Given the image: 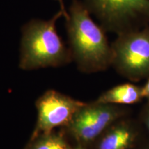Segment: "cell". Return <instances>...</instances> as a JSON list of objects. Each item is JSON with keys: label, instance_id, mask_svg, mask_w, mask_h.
<instances>
[{"label": "cell", "instance_id": "obj_1", "mask_svg": "<svg viewBox=\"0 0 149 149\" xmlns=\"http://www.w3.org/2000/svg\"><path fill=\"white\" fill-rule=\"evenodd\" d=\"M66 19L72 60L86 73L104 71L112 65L113 51L106 31L92 19L85 3L73 0Z\"/></svg>", "mask_w": 149, "mask_h": 149}, {"label": "cell", "instance_id": "obj_2", "mask_svg": "<svg viewBox=\"0 0 149 149\" xmlns=\"http://www.w3.org/2000/svg\"><path fill=\"white\" fill-rule=\"evenodd\" d=\"M64 16L61 10L49 20L33 19L22 27L19 68L33 70L59 67L72 60L56 29L57 19Z\"/></svg>", "mask_w": 149, "mask_h": 149}, {"label": "cell", "instance_id": "obj_3", "mask_svg": "<svg viewBox=\"0 0 149 149\" xmlns=\"http://www.w3.org/2000/svg\"><path fill=\"white\" fill-rule=\"evenodd\" d=\"M112 65L131 82L149 77V25L117 35L111 44Z\"/></svg>", "mask_w": 149, "mask_h": 149}, {"label": "cell", "instance_id": "obj_4", "mask_svg": "<svg viewBox=\"0 0 149 149\" xmlns=\"http://www.w3.org/2000/svg\"><path fill=\"white\" fill-rule=\"evenodd\" d=\"M107 32L117 35L149 25V0H85Z\"/></svg>", "mask_w": 149, "mask_h": 149}, {"label": "cell", "instance_id": "obj_5", "mask_svg": "<svg viewBox=\"0 0 149 149\" xmlns=\"http://www.w3.org/2000/svg\"><path fill=\"white\" fill-rule=\"evenodd\" d=\"M126 106L102 104L95 101L84 104L79 109L66 130L79 145H92L117 120L130 115Z\"/></svg>", "mask_w": 149, "mask_h": 149}, {"label": "cell", "instance_id": "obj_6", "mask_svg": "<svg viewBox=\"0 0 149 149\" xmlns=\"http://www.w3.org/2000/svg\"><path fill=\"white\" fill-rule=\"evenodd\" d=\"M84 103L55 90L46 91L35 104L37 118L31 138L66 128Z\"/></svg>", "mask_w": 149, "mask_h": 149}, {"label": "cell", "instance_id": "obj_7", "mask_svg": "<svg viewBox=\"0 0 149 149\" xmlns=\"http://www.w3.org/2000/svg\"><path fill=\"white\" fill-rule=\"evenodd\" d=\"M138 119L130 115L117 120L92 145L95 149H136L146 138Z\"/></svg>", "mask_w": 149, "mask_h": 149}, {"label": "cell", "instance_id": "obj_8", "mask_svg": "<svg viewBox=\"0 0 149 149\" xmlns=\"http://www.w3.org/2000/svg\"><path fill=\"white\" fill-rule=\"evenodd\" d=\"M142 100L141 86L131 82L115 86L102 93L95 101L102 104L130 106L138 104Z\"/></svg>", "mask_w": 149, "mask_h": 149}, {"label": "cell", "instance_id": "obj_9", "mask_svg": "<svg viewBox=\"0 0 149 149\" xmlns=\"http://www.w3.org/2000/svg\"><path fill=\"white\" fill-rule=\"evenodd\" d=\"M28 149H73L60 134L51 133L31 138Z\"/></svg>", "mask_w": 149, "mask_h": 149}, {"label": "cell", "instance_id": "obj_10", "mask_svg": "<svg viewBox=\"0 0 149 149\" xmlns=\"http://www.w3.org/2000/svg\"><path fill=\"white\" fill-rule=\"evenodd\" d=\"M137 119L144 128L146 133L149 134V102H146L141 108Z\"/></svg>", "mask_w": 149, "mask_h": 149}, {"label": "cell", "instance_id": "obj_11", "mask_svg": "<svg viewBox=\"0 0 149 149\" xmlns=\"http://www.w3.org/2000/svg\"><path fill=\"white\" fill-rule=\"evenodd\" d=\"M141 93H142L143 98L149 102V77L146 79V81L144 85L141 86Z\"/></svg>", "mask_w": 149, "mask_h": 149}, {"label": "cell", "instance_id": "obj_12", "mask_svg": "<svg viewBox=\"0 0 149 149\" xmlns=\"http://www.w3.org/2000/svg\"><path fill=\"white\" fill-rule=\"evenodd\" d=\"M136 149H149V139L145 138Z\"/></svg>", "mask_w": 149, "mask_h": 149}, {"label": "cell", "instance_id": "obj_13", "mask_svg": "<svg viewBox=\"0 0 149 149\" xmlns=\"http://www.w3.org/2000/svg\"><path fill=\"white\" fill-rule=\"evenodd\" d=\"M56 1H57L59 3V4H60V10L64 13V17L66 18L67 16H68V12H67L66 8H65L64 2H63V0H56Z\"/></svg>", "mask_w": 149, "mask_h": 149}, {"label": "cell", "instance_id": "obj_14", "mask_svg": "<svg viewBox=\"0 0 149 149\" xmlns=\"http://www.w3.org/2000/svg\"><path fill=\"white\" fill-rule=\"evenodd\" d=\"M73 149H86V147L81 146V145H78L75 148H73Z\"/></svg>", "mask_w": 149, "mask_h": 149}]
</instances>
